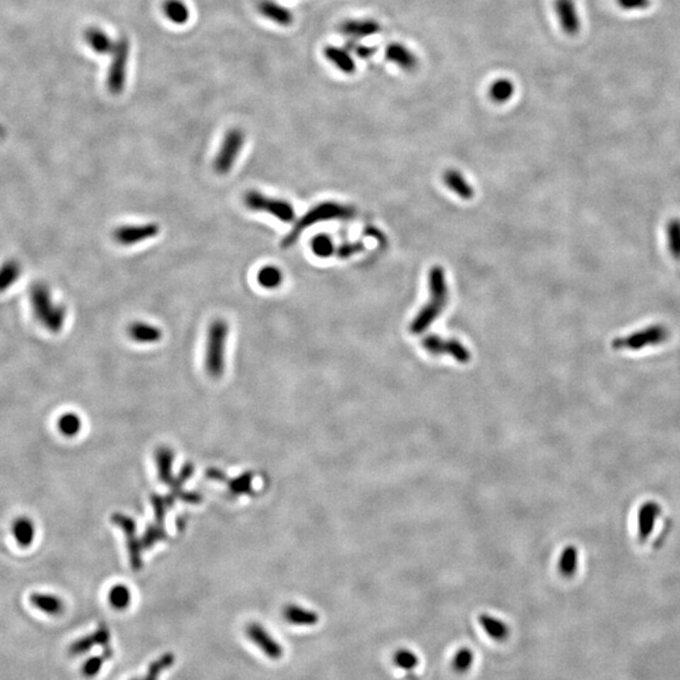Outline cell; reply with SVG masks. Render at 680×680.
<instances>
[{"label": "cell", "mask_w": 680, "mask_h": 680, "mask_svg": "<svg viewBox=\"0 0 680 680\" xmlns=\"http://www.w3.org/2000/svg\"><path fill=\"white\" fill-rule=\"evenodd\" d=\"M430 302L421 309L417 316L411 323V333L421 334L429 329L432 323L440 316L448 302V285L445 273L441 268H432L430 271Z\"/></svg>", "instance_id": "1"}, {"label": "cell", "mask_w": 680, "mask_h": 680, "mask_svg": "<svg viewBox=\"0 0 680 680\" xmlns=\"http://www.w3.org/2000/svg\"><path fill=\"white\" fill-rule=\"evenodd\" d=\"M354 213L355 210L349 205L335 203V202H323L302 215L300 220H297V223L291 228L290 232L287 233L285 239H282L281 244L284 249H289L292 244H297L299 237L309 227L314 226L316 223L323 221L352 218Z\"/></svg>", "instance_id": "2"}, {"label": "cell", "mask_w": 680, "mask_h": 680, "mask_svg": "<svg viewBox=\"0 0 680 680\" xmlns=\"http://www.w3.org/2000/svg\"><path fill=\"white\" fill-rule=\"evenodd\" d=\"M229 326L226 320L215 319L210 323L207 333L205 354H204V368L205 372L212 378H221L225 373V352L228 339Z\"/></svg>", "instance_id": "3"}, {"label": "cell", "mask_w": 680, "mask_h": 680, "mask_svg": "<svg viewBox=\"0 0 680 680\" xmlns=\"http://www.w3.org/2000/svg\"><path fill=\"white\" fill-rule=\"evenodd\" d=\"M30 305L35 318L49 332L59 333L62 330L66 319V310L64 306L53 302L51 291L46 285L38 284L32 289Z\"/></svg>", "instance_id": "4"}, {"label": "cell", "mask_w": 680, "mask_h": 680, "mask_svg": "<svg viewBox=\"0 0 680 680\" xmlns=\"http://www.w3.org/2000/svg\"><path fill=\"white\" fill-rule=\"evenodd\" d=\"M669 330L663 324H652L639 330L630 333L624 337H617L612 340V348L617 350H641L649 347H657L667 342Z\"/></svg>", "instance_id": "5"}, {"label": "cell", "mask_w": 680, "mask_h": 680, "mask_svg": "<svg viewBox=\"0 0 680 680\" xmlns=\"http://www.w3.org/2000/svg\"><path fill=\"white\" fill-rule=\"evenodd\" d=\"M244 202L246 207L251 210L268 213L285 223L292 222L295 218L294 207L287 201L268 197L258 191H249L244 193Z\"/></svg>", "instance_id": "6"}, {"label": "cell", "mask_w": 680, "mask_h": 680, "mask_svg": "<svg viewBox=\"0 0 680 680\" xmlns=\"http://www.w3.org/2000/svg\"><path fill=\"white\" fill-rule=\"evenodd\" d=\"M109 73H107V88L112 95H120L125 88L128 76L129 56H130V42L128 37H120L115 41L112 51Z\"/></svg>", "instance_id": "7"}, {"label": "cell", "mask_w": 680, "mask_h": 680, "mask_svg": "<svg viewBox=\"0 0 680 680\" xmlns=\"http://www.w3.org/2000/svg\"><path fill=\"white\" fill-rule=\"evenodd\" d=\"M244 144V133L242 129L233 128L227 131L213 162V169L217 174L225 175L231 172Z\"/></svg>", "instance_id": "8"}, {"label": "cell", "mask_w": 680, "mask_h": 680, "mask_svg": "<svg viewBox=\"0 0 680 680\" xmlns=\"http://www.w3.org/2000/svg\"><path fill=\"white\" fill-rule=\"evenodd\" d=\"M112 523L120 527L125 533L126 541H128L129 559L133 570L139 571L143 567V559H141V549L143 544L141 541L136 537V524L133 518L124 515L121 513H115L111 517Z\"/></svg>", "instance_id": "9"}, {"label": "cell", "mask_w": 680, "mask_h": 680, "mask_svg": "<svg viewBox=\"0 0 680 680\" xmlns=\"http://www.w3.org/2000/svg\"><path fill=\"white\" fill-rule=\"evenodd\" d=\"M422 345L432 355H450L460 363H467L470 361V352L455 339L445 340L436 335H429L422 340Z\"/></svg>", "instance_id": "10"}, {"label": "cell", "mask_w": 680, "mask_h": 680, "mask_svg": "<svg viewBox=\"0 0 680 680\" xmlns=\"http://www.w3.org/2000/svg\"><path fill=\"white\" fill-rule=\"evenodd\" d=\"M159 231L160 227L157 226V223L150 222L144 225L117 227L112 233V237L121 246H134L146 239H154L159 234Z\"/></svg>", "instance_id": "11"}, {"label": "cell", "mask_w": 680, "mask_h": 680, "mask_svg": "<svg viewBox=\"0 0 680 680\" xmlns=\"http://www.w3.org/2000/svg\"><path fill=\"white\" fill-rule=\"evenodd\" d=\"M247 638L271 660H279L284 655V649L273 639L268 630L258 622H250L246 628Z\"/></svg>", "instance_id": "12"}, {"label": "cell", "mask_w": 680, "mask_h": 680, "mask_svg": "<svg viewBox=\"0 0 680 680\" xmlns=\"http://www.w3.org/2000/svg\"><path fill=\"white\" fill-rule=\"evenodd\" d=\"M111 634L110 630L106 626L105 624H101L99 628L93 631V634L82 636L78 640L73 641L70 646V654L72 657H78L85 652L91 650L93 646H101L104 650L111 649L110 645Z\"/></svg>", "instance_id": "13"}, {"label": "cell", "mask_w": 680, "mask_h": 680, "mask_svg": "<svg viewBox=\"0 0 680 680\" xmlns=\"http://www.w3.org/2000/svg\"><path fill=\"white\" fill-rule=\"evenodd\" d=\"M339 32L348 38H364L381 32V24L374 19H349L339 25Z\"/></svg>", "instance_id": "14"}, {"label": "cell", "mask_w": 680, "mask_h": 680, "mask_svg": "<svg viewBox=\"0 0 680 680\" xmlns=\"http://www.w3.org/2000/svg\"><path fill=\"white\" fill-rule=\"evenodd\" d=\"M556 13L559 16L562 30L567 35H575L581 28V22L575 11L573 0H556Z\"/></svg>", "instance_id": "15"}, {"label": "cell", "mask_w": 680, "mask_h": 680, "mask_svg": "<svg viewBox=\"0 0 680 680\" xmlns=\"http://www.w3.org/2000/svg\"><path fill=\"white\" fill-rule=\"evenodd\" d=\"M257 11L268 20L282 27H289L294 22V14L290 9L273 0H260L257 3Z\"/></svg>", "instance_id": "16"}, {"label": "cell", "mask_w": 680, "mask_h": 680, "mask_svg": "<svg viewBox=\"0 0 680 680\" xmlns=\"http://www.w3.org/2000/svg\"><path fill=\"white\" fill-rule=\"evenodd\" d=\"M384 56L390 62L397 64L406 72H412L419 66L417 57L401 43H390V46L386 47Z\"/></svg>", "instance_id": "17"}, {"label": "cell", "mask_w": 680, "mask_h": 680, "mask_svg": "<svg viewBox=\"0 0 680 680\" xmlns=\"http://www.w3.org/2000/svg\"><path fill=\"white\" fill-rule=\"evenodd\" d=\"M30 602L37 610L49 616H59L61 614H64V600L53 593H30Z\"/></svg>", "instance_id": "18"}, {"label": "cell", "mask_w": 680, "mask_h": 680, "mask_svg": "<svg viewBox=\"0 0 680 680\" xmlns=\"http://www.w3.org/2000/svg\"><path fill=\"white\" fill-rule=\"evenodd\" d=\"M129 337L139 344H155L163 338V332L157 326L145 323L134 321L129 326Z\"/></svg>", "instance_id": "19"}, {"label": "cell", "mask_w": 680, "mask_h": 680, "mask_svg": "<svg viewBox=\"0 0 680 680\" xmlns=\"http://www.w3.org/2000/svg\"><path fill=\"white\" fill-rule=\"evenodd\" d=\"M286 621L297 626H314L319 622V615L315 611L304 609L295 604H286L282 611Z\"/></svg>", "instance_id": "20"}, {"label": "cell", "mask_w": 680, "mask_h": 680, "mask_svg": "<svg viewBox=\"0 0 680 680\" xmlns=\"http://www.w3.org/2000/svg\"><path fill=\"white\" fill-rule=\"evenodd\" d=\"M324 56L326 59L334 64L338 70L342 71L347 75H353L355 72L354 59L352 57V53L349 52L345 48L340 47L328 46L324 48Z\"/></svg>", "instance_id": "21"}, {"label": "cell", "mask_w": 680, "mask_h": 680, "mask_svg": "<svg viewBox=\"0 0 680 680\" xmlns=\"http://www.w3.org/2000/svg\"><path fill=\"white\" fill-rule=\"evenodd\" d=\"M12 535L18 546L28 548L35 542V522L28 517L16 518L12 523Z\"/></svg>", "instance_id": "22"}, {"label": "cell", "mask_w": 680, "mask_h": 680, "mask_svg": "<svg viewBox=\"0 0 680 680\" xmlns=\"http://www.w3.org/2000/svg\"><path fill=\"white\" fill-rule=\"evenodd\" d=\"M85 40L88 46L93 48V52L99 54H111L115 47V42L111 40L110 35L99 28H88L85 33Z\"/></svg>", "instance_id": "23"}, {"label": "cell", "mask_w": 680, "mask_h": 680, "mask_svg": "<svg viewBox=\"0 0 680 680\" xmlns=\"http://www.w3.org/2000/svg\"><path fill=\"white\" fill-rule=\"evenodd\" d=\"M479 621L484 631L493 640L504 641L509 636V628L506 626V622L501 621L496 617H493L488 614H482L479 617Z\"/></svg>", "instance_id": "24"}, {"label": "cell", "mask_w": 680, "mask_h": 680, "mask_svg": "<svg viewBox=\"0 0 680 680\" xmlns=\"http://www.w3.org/2000/svg\"><path fill=\"white\" fill-rule=\"evenodd\" d=\"M662 509L659 508L657 503H646L645 506L640 509L639 512V535L643 541H645L649 537V533L654 528L655 519L659 517V513Z\"/></svg>", "instance_id": "25"}, {"label": "cell", "mask_w": 680, "mask_h": 680, "mask_svg": "<svg viewBox=\"0 0 680 680\" xmlns=\"http://www.w3.org/2000/svg\"><path fill=\"white\" fill-rule=\"evenodd\" d=\"M155 460H157V474L159 479L163 483L169 484L172 482V469H173V461H174V453L172 448L167 446H162L155 451Z\"/></svg>", "instance_id": "26"}, {"label": "cell", "mask_w": 680, "mask_h": 680, "mask_svg": "<svg viewBox=\"0 0 680 680\" xmlns=\"http://www.w3.org/2000/svg\"><path fill=\"white\" fill-rule=\"evenodd\" d=\"M163 12L172 23L183 25L189 20L191 12L186 3L181 0H165L163 4Z\"/></svg>", "instance_id": "27"}, {"label": "cell", "mask_w": 680, "mask_h": 680, "mask_svg": "<svg viewBox=\"0 0 680 680\" xmlns=\"http://www.w3.org/2000/svg\"><path fill=\"white\" fill-rule=\"evenodd\" d=\"M443 181L446 183V186L453 192L456 193L459 197L464 198V199H470L474 196L472 186L456 170H448L443 175Z\"/></svg>", "instance_id": "28"}, {"label": "cell", "mask_w": 680, "mask_h": 680, "mask_svg": "<svg viewBox=\"0 0 680 680\" xmlns=\"http://www.w3.org/2000/svg\"><path fill=\"white\" fill-rule=\"evenodd\" d=\"M665 237L669 253L674 260L680 261V218L669 220L665 227Z\"/></svg>", "instance_id": "29"}, {"label": "cell", "mask_w": 680, "mask_h": 680, "mask_svg": "<svg viewBox=\"0 0 680 680\" xmlns=\"http://www.w3.org/2000/svg\"><path fill=\"white\" fill-rule=\"evenodd\" d=\"M59 430L64 437H76L82 430V419L77 413L66 412L61 416L57 422Z\"/></svg>", "instance_id": "30"}, {"label": "cell", "mask_w": 680, "mask_h": 680, "mask_svg": "<svg viewBox=\"0 0 680 680\" xmlns=\"http://www.w3.org/2000/svg\"><path fill=\"white\" fill-rule=\"evenodd\" d=\"M489 95H490V99L496 104H504L508 100L512 99L514 95V85L511 80L499 78L490 86Z\"/></svg>", "instance_id": "31"}, {"label": "cell", "mask_w": 680, "mask_h": 680, "mask_svg": "<svg viewBox=\"0 0 680 680\" xmlns=\"http://www.w3.org/2000/svg\"><path fill=\"white\" fill-rule=\"evenodd\" d=\"M111 607L117 611L126 610L131 602V591L125 585H115L109 592Z\"/></svg>", "instance_id": "32"}, {"label": "cell", "mask_w": 680, "mask_h": 680, "mask_svg": "<svg viewBox=\"0 0 680 680\" xmlns=\"http://www.w3.org/2000/svg\"><path fill=\"white\" fill-rule=\"evenodd\" d=\"M258 284L265 289H276L284 281V275L276 266H265L257 273Z\"/></svg>", "instance_id": "33"}, {"label": "cell", "mask_w": 680, "mask_h": 680, "mask_svg": "<svg viewBox=\"0 0 680 680\" xmlns=\"http://www.w3.org/2000/svg\"><path fill=\"white\" fill-rule=\"evenodd\" d=\"M20 275V266L17 261H6L0 266V292L9 289Z\"/></svg>", "instance_id": "34"}, {"label": "cell", "mask_w": 680, "mask_h": 680, "mask_svg": "<svg viewBox=\"0 0 680 680\" xmlns=\"http://www.w3.org/2000/svg\"><path fill=\"white\" fill-rule=\"evenodd\" d=\"M114 655V650L112 648L111 649H107V650H104L102 655L101 657H93L88 659L85 664L82 665V675L85 678H95L96 675L99 674L100 670L102 668V664L110 660L111 657Z\"/></svg>", "instance_id": "35"}, {"label": "cell", "mask_w": 680, "mask_h": 680, "mask_svg": "<svg viewBox=\"0 0 680 680\" xmlns=\"http://www.w3.org/2000/svg\"><path fill=\"white\" fill-rule=\"evenodd\" d=\"M577 559H578V556H577L575 547H567L562 553L561 559H559V568L561 575L567 577V578L573 577L575 571H577Z\"/></svg>", "instance_id": "36"}, {"label": "cell", "mask_w": 680, "mask_h": 680, "mask_svg": "<svg viewBox=\"0 0 680 680\" xmlns=\"http://www.w3.org/2000/svg\"><path fill=\"white\" fill-rule=\"evenodd\" d=\"M393 663H395V667L408 672V670L417 668L419 659L413 651L408 650V649H400V650L395 651V655H393Z\"/></svg>", "instance_id": "37"}, {"label": "cell", "mask_w": 680, "mask_h": 680, "mask_svg": "<svg viewBox=\"0 0 680 680\" xmlns=\"http://www.w3.org/2000/svg\"><path fill=\"white\" fill-rule=\"evenodd\" d=\"M474 663V652L469 648H461L453 657V668L456 673H466Z\"/></svg>", "instance_id": "38"}, {"label": "cell", "mask_w": 680, "mask_h": 680, "mask_svg": "<svg viewBox=\"0 0 680 680\" xmlns=\"http://www.w3.org/2000/svg\"><path fill=\"white\" fill-rule=\"evenodd\" d=\"M167 538V533L164 530L163 524H150L144 533V537L141 538L143 548H151L157 542L164 541Z\"/></svg>", "instance_id": "39"}, {"label": "cell", "mask_w": 680, "mask_h": 680, "mask_svg": "<svg viewBox=\"0 0 680 680\" xmlns=\"http://www.w3.org/2000/svg\"><path fill=\"white\" fill-rule=\"evenodd\" d=\"M175 657L173 654H164L163 657H159L157 662L151 664L149 667V670H148V674H146L144 679L140 680H157L159 676H160V673L167 670V669L170 668L173 664H174Z\"/></svg>", "instance_id": "40"}, {"label": "cell", "mask_w": 680, "mask_h": 680, "mask_svg": "<svg viewBox=\"0 0 680 680\" xmlns=\"http://www.w3.org/2000/svg\"><path fill=\"white\" fill-rule=\"evenodd\" d=\"M311 249L318 257H329L334 253V244L326 234H319L311 241Z\"/></svg>", "instance_id": "41"}, {"label": "cell", "mask_w": 680, "mask_h": 680, "mask_svg": "<svg viewBox=\"0 0 680 680\" xmlns=\"http://www.w3.org/2000/svg\"><path fill=\"white\" fill-rule=\"evenodd\" d=\"M252 474L251 472H244V475L237 477V479H233L228 484L229 487V491L232 493L233 495H242L247 494L250 493L251 489H252Z\"/></svg>", "instance_id": "42"}, {"label": "cell", "mask_w": 680, "mask_h": 680, "mask_svg": "<svg viewBox=\"0 0 680 680\" xmlns=\"http://www.w3.org/2000/svg\"><path fill=\"white\" fill-rule=\"evenodd\" d=\"M345 49H348L350 53H354L355 56L362 59H371L377 51L376 47L364 46L354 38H348V41L345 42Z\"/></svg>", "instance_id": "43"}, {"label": "cell", "mask_w": 680, "mask_h": 680, "mask_svg": "<svg viewBox=\"0 0 680 680\" xmlns=\"http://www.w3.org/2000/svg\"><path fill=\"white\" fill-rule=\"evenodd\" d=\"M151 501H153V506H154V511H155L157 523L163 524L165 513L168 511L169 506L173 504V498H162V496L154 495L151 498Z\"/></svg>", "instance_id": "44"}, {"label": "cell", "mask_w": 680, "mask_h": 680, "mask_svg": "<svg viewBox=\"0 0 680 680\" xmlns=\"http://www.w3.org/2000/svg\"><path fill=\"white\" fill-rule=\"evenodd\" d=\"M363 250H364V246L362 242H345L338 247L337 255L340 258H348Z\"/></svg>", "instance_id": "45"}, {"label": "cell", "mask_w": 680, "mask_h": 680, "mask_svg": "<svg viewBox=\"0 0 680 680\" xmlns=\"http://www.w3.org/2000/svg\"><path fill=\"white\" fill-rule=\"evenodd\" d=\"M617 4L626 11L645 9L650 6V0H617Z\"/></svg>", "instance_id": "46"}, {"label": "cell", "mask_w": 680, "mask_h": 680, "mask_svg": "<svg viewBox=\"0 0 680 680\" xmlns=\"http://www.w3.org/2000/svg\"><path fill=\"white\" fill-rule=\"evenodd\" d=\"M205 477L213 479V480H218V482L226 480V475H225L222 471L218 470V469H210V470L205 472Z\"/></svg>", "instance_id": "47"}, {"label": "cell", "mask_w": 680, "mask_h": 680, "mask_svg": "<svg viewBox=\"0 0 680 680\" xmlns=\"http://www.w3.org/2000/svg\"><path fill=\"white\" fill-rule=\"evenodd\" d=\"M131 680H140V679L139 678H135V679H131Z\"/></svg>", "instance_id": "48"}]
</instances>
